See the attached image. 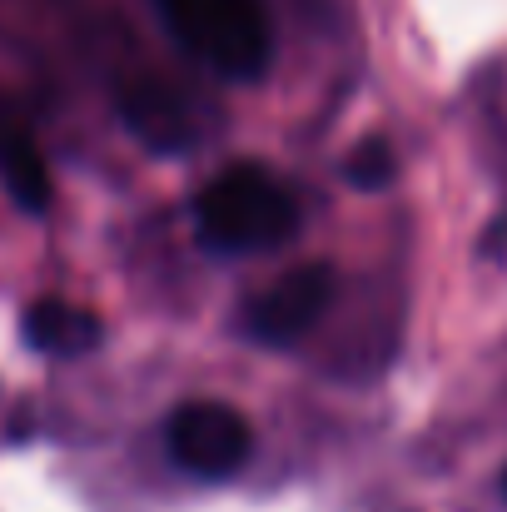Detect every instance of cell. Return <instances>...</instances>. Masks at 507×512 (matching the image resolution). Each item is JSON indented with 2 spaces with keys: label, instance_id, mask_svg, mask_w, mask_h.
<instances>
[{
  "label": "cell",
  "instance_id": "obj_1",
  "mask_svg": "<svg viewBox=\"0 0 507 512\" xmlns=\"http://www.w3.org/2000/svg\"><path fill=\"white\" fill-rule=\"evenodd\" d=\"M194 234L214 254H269L299 234V199L274 170L244 160L204 184Z\"/></svg>",
  "mask_w": 507,
  "mask_h": 512
},
{
  "label": "cell",
  "instance_id": "obj_2",
  "mask_svg": "<svg viewBox=\"0 0 507 512\" xmlns=\"http://www.w3.org/2000/svg\"><path fill=\"white\" fill-rule=\"evenodd\" d=\"M174 40L224 80H259L274 55L264 0H155Z\"/></svg>",
  "mask_w": 507,
  "mask_h": 512
},
{
  "label": "cell",
  "instance_id": "obj_3",
  "mask_svg": "<svg viewBox=\"0 0 507 512\" xmlns=\"http://www.w3.org/2000/svg\"><path fill=\"white\" fill-rule=\"evenodd\" d=\"M165 443H169V458L184 473L209 478V483L234 478L249 463V453H254V433H249L244 413L219 403V398L179 403L165 423Z\"/></svg>",
  "mask_w": 507,
  "mask_h": 512
},
{
  "label": "cell",
  "instance_id": "obj_4",
  "mask_svg": "<svg viewBox=\"0 0 507 512\" xmlns=\"http://www.w3.org/2000/svg\"><path fill=\"white\" fill-rule=\"evenodd\" d=\"M334 294H338V274L329 269V264H304V269H289L279 284H269V289L249 304L244 329H249V339L284 348V343L304 339V334H309V329L329 314Z\"/></svg>",
  "mask_w": 507,
  "mask_h": 512
},
{
  "label": "cell",
  "instance_id": "obj_5",
  "mask_svg": "<svg viewBox=\"0 0 507 512\" xmlns=\"http://www.w3.org/2000/svg\"><path fill=\"white\" fill-rule=\"evenodd\" d=\"M120 120L135 130V140H145L150 150H189L199 140V105L194 95H184L179 85H169L160 75H130L115 90Z\"/></svg>",
  "mask_w": 507,
  "mask_h": 512
},
{
  "label": "cell",
  "instance_id": "obj_6",
  "mask_svg": "<svg viewBox=\"0 0 507 512\" xmlns=\"http://www.w3.org/2000/svg\"><path fill=\"white\" fill-rule=\"evenodd\" d=\"M100 319L90 309H75V304H60V299H40L30 314H25V339L35 343L40 353H90L100 343Z\"/></svg>",
  "mask_w": 507,
  "mask_h": 512
},
{
  "label": "cell",
  "instance_id": "obj_7",
  "mask_svg": "<svg viewBox=\"0 0 507 512\" xmlns=\"http://www.w3.org/2000/svg\"><path fill=\"white\" fill-rule=\"evenodd\" d=\"M0 184L30 214H40L50 204V170H45L35 140L20 125H0Z\"/></svg>",
  "mask_w": 507,
  "mask_h": 512
},
{
  "label": "cell",
  "instance_id": "obj_8",
  "mask_svg": "<svg viewBox=\"0 0 507 512\" xmlns=\"http://www.w3.org/2000/svg\"><path fill=\"white\" fill-rule=\"evenodd\" d=\"M348 179H353L358 189H383V184L393 179V150H388L383 140L358 145V155L348 160Z\"/></svg>",
  "mask_w": 507,
  "mask_h": 512
},
{
  "label": "cell",
  "instance_id": "obj_9",
  "mask_svg": "<svg viewBox=\"0 0 507 512\" xmlns=\"http://www.w3.org/2000/svg\"><path fill=\"white\" fill-rule=\"evenodd\" d=\"M503 493H507V478H503Z\"/></svg>",
  "mask_w": 507,
  "mask_h": 512
}]
</instances>
